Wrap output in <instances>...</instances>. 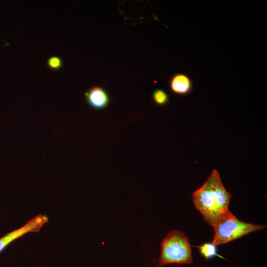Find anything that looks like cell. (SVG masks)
<instances>
[{"instance_id":"1","label":"cell","mask_w":267,"mask_h":267,"mask_svg":"<svg viewBox=\"0 0 267 267\" xmlns=\"http://www.w3.org/2000/svg\"><path fill=\"white\" fill-rule=\"evenodd\" d=\"M231 197L216 169L212 171L203 184L192 193L196 208L212 227L230 211Z\"/></svg>"},{"instance_id":"2","label":"cell","mask_w":267,"mask_h":267,"mask_svg":"<svg viewBox=\"0 0 267 267\" xmlns=\"http://www.w3.org/2000/svg\"><path fill=\"white\" fill-rule=\"evenodd\" d=\"M160 246L158 266L192 263L191 246L188 237L183 231L171 230L163 239Z\"/></svg>"},{"instance_id":"3","label":"cell","mask_w":267,"mask_h":267,"mask_svg":"<svg viewBox=\"0 0 267 267\" xmlns=\"http://www.w3.org/2000/svg\"><path fill=\"white\" fill-rule=\"evenodd\" d=\"M266 227L240 221L229 211L213 226L212 243L216 246L224 244Z\"/></svg>"},{"instance_id":"4","label":"cell","mask_w":267,"mask_h":267,"mask_svg":"<svg viewBox=\"0 0 267 267\" xmlns=\"http://www.w3.org/2000/svg\"><path fill=\"white\" fill-rule=\"evenodd\" d=\"M48 218L44 215H38L21 227L6 234L0 238V253L11 242L31 232H38L48 222Z\"/></svg>"},{"instance_id":"5","label":"cell","mask_w":267,"mask_h":267,"mask_svg":"<svg viewBox=\"0 0 267 267\" xmlns=\"http://www.w3.org/2000/svg\"><path fill=\"white\" fill-rule=\"evenodd\" d=\"M85 98L88 105L96 109L105 108L109 102L108 94L104 89L100 87L90 88L85 93Z\"/></svg>"},{"instance_id":"6","label":"cell","mask_w":267,"mask_h":267,"mask_svg":"<svg viewBox=\"0 0 267 267\" xmlns=\"http://www.w3.org/2000/svg\"><path fill=\"white\" fill-rule=\"evenodd\" d=\"M170 88L175 93L184 95L190 92L192 88V82L187 75L178 73L174 75L170 80Z\"/></svg>"},{"instance_id":"7","label":"cell","mask_w":267,"mask_h":267,"mask_svg":"<svg viewBox=\"0 0 267 267\" xmlns=\"http://www.w3.org/2000/svg\"><path fill=\"white\" fill-rule=\"evenodd\" d=\"M216 246L214 244L212 243H206L198 246L201 255L207 260L214 258L217 256L220 258H223L221 256L217 254V250Z\"/></svg>"},{"instance_id":"8","label":"cell","mask_w":267,"mask_h":267,"mask_svg":"<svg viewBox=\"0 0 267 267\" xmlns=\"http://www.w3.org/2000/svg\"><path fill=\"white\" fill-rule=\"evenodd\" d=\"M152 98L154 102L158 105H164L169 101L167 93L163 90L157 89L152 93Z\"/></svg>"},{"instance_id":"9","label":"cell","mask_w":267,"mask_h":267,"mask_svg":"<svg viewBox=\"0 0 267 267\" xmlns=\"http://www.w3.org/2000/svg\"><path fill=\"white\" fill-rule=\"evenodd\" d=\"M46 64L50 70L56 71L62 68L63 61L59 56H52L47 59Z\"/></svg>"}]
</instances>
